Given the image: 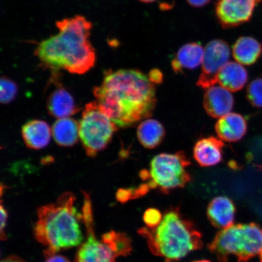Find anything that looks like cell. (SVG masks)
<instances>
[{
	"label": "cell",
	"mask_w": 262,
	"mask_h": 262,
	"mask_svg": "<svg viewBox=\"0 0 262 262\" xmlns=\"http://www.w3.org/2000/svg\"><path fill=\"white\" fill-rule=\"evenodd\" d=\"M140 2L146 3H152L156 1V0H140Z\"/></svg>",
	"instance_id": "f546056e"
},
{
	"label": "cell",
	"mask_w": 262,
	"mask_h": 262,
	"mask_svg": "<svg viewBox=\"0 0 262 262\" xmlns=\"http://www.w3.org/2000/svg\"><path fill=\"white\" fill-rule=\"evenodd\" d=\"M260 262H262V253L260 255Z\"/></svg>",
	"instance_id": "1f68e13d"
},
{
	"label": "cell",
	"mask_w": 262,
	"mask_h": 262,
	"mask_svg": "<svg viewBox=\"0 0 262 262\" xmlns=\"http://www.w3.org/2000/svg\"><path fill=\"white\" fill-rule=\"evenodd\" d=\"M84 195L82 215L86 238L78 251L76 262H116L117 257L130 254L132 243L126 234L112 231L103 234L100 241L98 240L95 235L90 196L86 192Z\"/></svg>",
	"instance_id": "5b68a950"
},
{
	"label": "cell",
	"mask_w": 262,
	"mask_h": 262,
	"mask_svg": "<svg viewBox=\"0 0 262 262\" xmlns=\"http://www.w3.org/2000/svg\"><path fill=\"white\" fill-rule=\"evenodd\" d=\"M45 262H71L67 258L57 253H45Z\"/></svg>",
	"instance_id": "484cf974"
},
{
	"label": "cell",
	"mask_w": 262,
	"mask_h": 262,
	"mask_svg": "<svg viewBox=\"0 0 262 262\" xmlns=\"http://www.w3.org/2000/svg\"><path fill=\"white\" fill-rule=\"evenodd\" d=\"M247 81V71L238 62H227L221 68L217 75V83L230 92L240 91Z\"/></svg>",
	"instance_id": "ac0fdd59"
},
{
	"label": "cell",
	"mask_w": 262,
	"mask_h": 262,
	"mask_svg": "<svg viewBox=\"0 0 262 262\" xmlns=\"http://www.w3.org/2000/svg\"><path fill=\"white\" fill-rule=\"evenodd\" d=\"M117 129L96 101L87 104L79 122V137L87 155L93 157L105 149Z\"/></svg>",
	"instance_id": "ba28073f"
},
{
	"label": "cell",
	"mask_w": 262,
	"mask_h": 262,
	"mask_svg": "<svg viewBox=\"0 0 262 262\" xmlns=\"http://www.w3.org/2000/svg\"><path fill=\"white\" fill-rule=\"evenodd\" d=\"M59 32L42 41L35 54L55 73L61 69L72 74L87 73L96 63V52L89 38L93 25L82 16L56 24Z\"/></svg>",
	"instance_id": "7a4b0ae2"
},
{
	"label": "cell",
	"mask_w": 262,
	"mask_h": 262,
	"mask_svg": "<svg viewBox=\"0 0 262 262\" xmlns=\"http://www.w3.org/2000/svg\"><path fill=\"white\" fill-rule=\"evenodd\" d=\"M18 93V86L14 81L6 77L1 78V102L8 104L15 99Z\"/></svg>",
	"instance_id": "7402d4cb"
},
{
	"label": "cell",
	"mask_w": 262,
	"mask_h": 262,
	"mask_svg": "<svg viewBox=\"0 0 262 262\" xmlns=\"http://www.w3.org/2000/svg\"><path fill=\"white\" fill-rule=\"evenodd\" d=\"M258 168L262 170V165L258 166Z\"/></svg>",
	"instance_id": "d6a6232c"
},
{
	"label": "cell",
	"mask_w": 262,
	"mask_h": 262,
	"mask_svg": "<svg viewBox=\"0 0 262 262\" xmlns=\"http://www.w3.org/2000/svg\"><path fill=\"white\" fill-rule=\"evenodd\" d=\"M193 262H211V261L207 260H199V261H195Z\"/></svg>",
	"instance_id": "4dcf8cb0"
},
{
	"label": "cell",
	"mask_w": 262,
	"mask_h": 262,
	"mask_svg": "<svg viewBox=\"0 0 262 262\" xmlns=\"http://www.w3.org/2000/svg\"><path fill=\"white\" fill-rule=\"evenodd\" d=\"M230 56L231 49L227 42L219 39L209 42L205 48L202 73L196 85L206 90L217 83L219 71L228 62Z\"/></svg>",
	"instance_id": "9c48e42d"
},
{
	"label": "cell",
	"mask_w": 262,
	"mask_h": 262,
	"mask_svg": "<svg viewBox=\"0 0 262 262\" xmlns=\"http://www.w3.org/2000/svg\"><path fill=\"white\" fill-rule=\"evenodd\" d=\"M2 262H25L22 258H19L15 255H11L3 259Z\"/></svg>",
	"instance_id": "f1b7e54d"
},
{
	"label": "cell",
	"mask_w": 262,
	"mask_h": 262,
	"mask_svg": "<svg viewBox=\"0 0 262 262\" xmlns=\"http://www.w3.org/2000/svg\"><path fill=\"white\" fill-rule=\"evenodd\" d=\"M149 78L150 81L155 84H160L162 83L163 76L160 70L155 69L150 71L149 74Z\"/></svg>",
	"instance_id": "4316f807"
},
{
	"label": "cell",
	"mask_w": 262,
	"mask_h": 262,
	"mask_svg": "<svg viewBox=\"0 0 262 262\" xmlns=\"http://www.w3.org/2000/svg\"><path fill=\"white\" fill-rule=\"evenodd\" d=\"M234 98L231 92L219 86L206 89L204 98V109L209 116L217 119L230 113L233 109Z\"/></svg>",
	"instance_id": "8fae6325"
},
{
	"label": "cell",
	"mask_w": 262,
	"mask_h": 262,
	"mask_svg": "<svg viewBox=\"0 0 262 262\" xmlns=\"http://www.w3.org/2000/svg\"><path fill=\"white\" fill-rule=\"evenodd\" d=\"M47 107L49 114L58 119L73 116L80 110L73 97L61 86H58L49 94Z\"/></svg>",
	"instance_id": "2e32d148"
},
{
	"label": "cell",
	"mask_w": 262,
	"mask_h": 262,
	"mask_svg": "<svg viewBox=\"0 0 262 262\" xmlns=\"http://www.w3.org/2000/svg\"><path fill=\"white\" fill-rule=\"evenodd\" d=\"M211 1V0H187L190 5L198 8L202 7V6L208 4Z\"/></svg>",
	"instance_id": "83f0119b"
},
{
	"label": "cell",
	"mask_w": 262,
	"mask_h": 262,
	"mask_svg": "<svg viewBox=\"0 0 262 262\" xmlns=\"http://www.w3.org/2000/svg\"><path fill=\"white\" fill-rule=\"evenodd\" d=\"M256 0H219L215 14L225 29L247 22L253 16Z\"/></svg>",
	"instance_id": "30bf717a"
},
{
	"label": "cell",
	"mask_w": 262,
	"mask_h": 262,
	"mask_svg": "<svg viewBox=\"0 0 262 262\" xmlns=\"http://www.w3.org/2000/svg\"><path fill=\"white\" fill-rule=\"evenodd\" d=\"M22 136L29 148L41 149L49 145L52 130L48 124L40 120H31L22 127Z\"/></svg>",
	"instance_id": "e0dca14e"
},
{
	"label": "cell",
	"mask_w": 262,
	"mask_h": 262,
	"mask_svg": "<svg viewBox=\"0 0 262 262\" xmlns=\"http://www.w3.org/2000/svg\"><path fill=\"white\" fill-rule=\"evenodd\" d=\"M247 98L252 105L262 107V78H257L248 85Z\"/></svg>",
	"instance_id": "603a6c76"
},
{
	"label": "cell",
	"mask_w": 262,
	"mask_h": 262,
	"mask_svg": "<svg viewBox=\"0 0 262 262\" xmlns=\"http://www.w3.org/2000/svg\"><path fill=\"white\" fill-rule=\"evenodd\" d=\"M205 49L199 42H190L179 49L171 62L176 73H183L184 70H194L202 64Z\"/></svg>",
	"instance_id": "9a60e30c"
},
{
	"label": "cell",
	"mask_w": 262,
	"mask_h": 262,
	"mask_svg": "<svg viewBox=\"0 0 262 262\" xmlns=\"http://www.w3.org/2000/svg\"><path fill=\"white\" fill-rule=\"evenodd\" d=\"M261 52L260 42L250 37L239 38L232 47V55L235 61L243 65L255 63L260 57Z\"/></svg>",
	"instance_id": "ffe728a7"
},
{
	"label": "cell",
	"mask_w": 262,
	"mask_h": 262,
	"mask_svg": "<svg viewBox=\"0 0 262 262\" xmlns=\"http://www.w3.org/2000/svg\"><path fill=\"white\" fill-rule=\"evenodd\" d=\"M163 216L161 212L156 208L146 209L143 215V221L147 228L155 229L158 227L162 221Z\"/></svg>",
	"instance_id": "cb8c5ba5"
},
{
	"label": "cell",
	"mask_w": 262,
	"mask_h": 262,
	"mask_svg": "<svg viewBox=\"0 0 262 262\" xmlns=\"http://www.w3.org/2000/svg\"><path fill=\"white\" fill-rule=\"evenodd\" d=\"M219 139L227 142L240 141L247 132V123L242 115L229 113L219 119L215 126Z\"/></svg>",
	"instance_id": "5bb4252c"
},
{
	"label": "cell",
	"mask_w": 262,
	"mask_h": 262,
	"mask_svg": "<svg viewBox=\"0 0 262 262\" xmlns=\"http://www.w3.org/2000/svg\"><path fill=\"white\" fill-rule=\"evenodd\" d=\"M137 134L141 145L151 149L162 143L165 137V129L158 120L146 119L139 124Z\"/></svg>",
	"instance_id": "44dd1931"
},
{
	"label": "cell",
	"mask_w": 262,
	"mask_h": 262,
	"mask_svg": "<svg viewBox=\"0 0 262 262\" xmlns=\"http://www.w3.org/2000/svg\"><path fill=\"white\" fill-rule=\"evenodd\" d=\"M8 220V212L6 211V209L3 207L2 203L1 204V239L2 241H5L7 237H6L5 232V227L6 223Z\"/></svg>",
	"instance_id": "d4e9b609"
},
{
	"label": "cell",
	"mask_w": 262,
	"mask_h": 262,
	"mask_svg": "<svg viewBox=\"0 0 262 262\" xmlns=\"http://www.w3.org/2000/svg\"><path fill=\"white\" fill-rule=\"evenodd\" d=\"M94 95L101 110L120 127L151 116L157 103L155 83L136 70L107 73L100 86L94 88Z\"/></svg>",
	"instance_id": "6da1fadb"
},
{
	"label": "cell",
	"mask_w": 262,
	"mask_h": 262,
	"mask_svg": "<svg viewBox=\"0 0 262 262\" xmlns=\"http://www.w3.org/2000/svg\"><path fill=\"white\" fill-rule=\"evenodd\" d=\"M208 248L220 262L230 255L247 262L262 253V228L255 223L232 225L219 231Z\"/></svg>",
	"instance_id": "8992f818"
},
{
	"label": "cell",
	"mask_w": 262,
	"mask_h": 262,
	"mask_svg": "<svg viewBox=\"0 0 262 262\" xmlns=\"http://www.w3.org/2000/svg\"><path fill=\"white\" fill-rule=\"evenodd\" d=\"M52 134L59 146H73L79 137V123L70 117L58 119L52 127Z\"/></svg>",
	"instance_id": "d6986e66"
},
{
	"label": "cell",
	"mask_w": 262,
	"mask_h": 262,
	"mask_svg": "<svg viewBox=\"0 0 262 262\" xmlns=\"http://www.w3.org/2000/svg\"><path fill=\"white\" fill-rule=\"evenodd\" d=\"M75 198L67 192L54 204L41 206L34 227L36 239L48 248L45 253L57 252L77 247L83 241L80 225L83 215L74 206Z\"/></svg>",
	"instance_id": "3957f363"
},
{
	"label": "cell",
	"mask_w": 262,
	"mask_h": 262,
	"mask_svg": "<svg viewBox=\"0 0 262 262\" xmlns=\"http://www.w3.org/2000/svg\"><path fill=\"white\" fill-rule=\"evenodd\" d=\"M191 162L185 152L162 153L154 157L148 170L140 172V178L150 189H159L163 193L184 188L191 181L188 171Z\"/></svg>",
	"instance_id": "52a82bcc"
},
{
	"label": "cell",
	"mask_w": 262,
	"mask_h": 262,
	"mask_svg": "<svg viewBox=\"0 0 262 262\" xmlns=\"http://www.w3.org/2000/svg\"><path fill=\"white\" fill-rule=\"evenodd\" d=\"M224 142L221 139L210 136L199 140L195 143L193 156L202 167H210L220 163L223 160Z\"/></svg>",
	"instance_id": "7c38bea8"
},
{
	"label": "cell",
	"mask_w": 262,
	"mask_h": 262,
	"mask_svg": "<svg viewBox=\"0 0 262 262\" xmlns=\"http://www.w3.org/2000/svg\"><path fill=\"white\" fill-rule=\"evenodd\" d=\"M138 232L146 239L150 251L166 262L178 261L203 247L201 232L179 208L167 210L157 228L144 227Z\"/></svg>",
	"instance_id": "277c9868"
},
{
	"label": "cell",
	"mask_w": 262,
	"mask_h": 262,
	"mask_svg": "<svg viewBox=\"0 0 262 262\" xmlns=\"http://www.w3.org/2000/svg\"><path fill=\"white\" fill-rule=\"evenodd\" d=\"M209 222L217 228L225 229L234 225L235 206L227 196H217L209 203L206 211Z\"/></svg>",
	"instance_id": "4fadbf2b"
}]
</instances>
